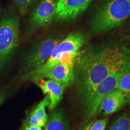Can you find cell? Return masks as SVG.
<instances>
[{
	"label": "cell",
	"instance_id": "cell-1",
	"mask_svg": "<svg viewBox=\"0 0 130 130\" xmlns=\"http://www.w3.org/2000/svg\"><path fill=\"white\" fill-rule=\"evenodd\" d=\"M129 63L130 50L118 43L79 53L74 66V83L81 103L100 83Z\"/></svg>",
	"mask_w": 130,
	"mask_h": 130
},
{
	"label": "cell",
	"instance_id": "cell-2",
	"mask_svg": "<svg viewBox=\"0 0 130 130\" xmlns=\"http://www.w3.org/2000/svg\"><path fill=\"white\" fill-rule=\"evenodd\" d=\"M130 16V0H106L90 21L93 32H102L120 27Z\"/></svg>",
	"mask_w": 130,
	"mask_h": 130
},
{
	"label": "cell",
	"instance_id": "cell-3",
	"mask_svg": "<svg viewBox=\"0 0 130 130\" xmlns=\"http://www.w3.org/2000/svg\"><path fill=\"white\" fill-rule=\"evenodd\" d=\"M19 19L8 14L0 22V73L9 64L18 48Z\"/></svg>",
	"mask_w": 130,
	"mask_h": 130
},
{
	"label": "cell",
	"instance_id": "cell-4",
	"mask_svg": "<svg viewBox=\"0 0 130 130\" xmlns=\"http://www.w3.org/2000/svg\"><path fill=\"white\" fill-rule=\"evenodd\" d=\"M85 41L86 37L81 32L70 34L56 45L50 58L44 64L31 72L22 75L21 79L24 81L31 80L51 68L60 64L63 55L66 53H79Z\"/></svg>",
	"mask_w": 130,
	"mask_h": 130
},
{
	"label": "cell",
	"instance_id": "cell-5",
	"mask_svg": "<svg viewBox=\"0 0 130 130\" xmlns=\"http://www.w3.org/2000/svg\"><path fill=\"white\" fill-rule=\"evenodd\" d=\"M63 39L62 36L48 35L38 40L26 53L21 68L22 75L25 74L44 64L56 45Z\"/></svg>",
	"mask_w": 130,
	"mask_h": 130
},
{
	"label": "cell",
	"instance_id": "cell-6",
	"mask_svg": "<svg viewBox=\"0 0 130 130\" xmlns=\"http://www.w3.org/2000/svg\"><path fill=\"white\" fill-rule=\"evenodd\" d=\"M129 64H130V63ZM129 64L119 71L113 73L100 83L82 102L83 105L84 120L87 122L97 114L99 105L103 98L114 89H116L118 80L123 69Z\"/></svg>",
	"mask_w": 130,
	"mask_h": 130
},
{
	"label": "cell",
	"instance_id": "cell-7",
	"mask_svg": "<svg viewBox=\"0 0 130 130\" xmlns=\"http://www.w3.org/2000/svg\"><path fill=\"white\" fill-rule=\"evenodd\" d=\"M92 0H58L56 3V16L57 19H74L88 7Z\"/></svg>",
	"mask_w": 130,
	"mask_h": 130
},
{
	"label": "cell",
	"instance_id": "cell-8",
	"mask_svg": "<svg viewBox=\"0 0 130 130\" xmlns=\"http://www.w3.org/2000/svg\"><path fill=\"white\" fill-rule=\"evenodd\" d=\"M56 0H41L31 15V25L45 27L51 24L56 14Z\"/></svg>",
	"mask_w": 130,
	"mask_h": 130
},
{
	"label": "cell",
	"instance_id": "cell-9",
	"mask_svg": "<svg viewBox=\"0 0 130 130\" xmlns=\"http://www.w3.org/2000/svg\"><path fill=\"white\" fill-rule=\"evenodd\" d=\"M35 78L51 79L62 84L66 88L75 82L74 66L58 64L32 79Z\"/></svg>",
	"mask_w": 130,
	"mask_h": 130
},
{
	"label": "cell",
	"instance_id": "cell-10",
	"mask_svg": "<svg viewBox=\"0 0 130 130\" xmlns=\"http://www.w3.org/2000/svg\"><path fill=\"white\" fill-rule=\"evenodd\" d=\"M129 102L130 98L115 89L103 98L99 105L97 113L108 116L118 111Z\"/></svg>",
	"mask_w": 130,
	"mask_h": 130
},
{
	"label": "cell",
	"instance_id": "cell-11",
	"mask_svg": "<svg viewBox=\"0 0 130 130\" xmlns=\"http://www.w3.org/2000/svg\"><path fill=\"white\" fill-rule=\"evenodd\" d=\"M31 81L40 87L44 95L48 97L50 100L49 110L50 111L54 110L62 99L65 89L64 86L56 81L49 79L35 78Z\"/></svg>",
	"mask_w": 130,
	"mask_h": 130
},
{
	"label": "cell",
	"instance_id": "cell-12",
	"mask_svg": "<svg viewBox=\"0 0 130 130\" xmlns=\"http://www.w3.org/2000/svg\"><path fill=\"white\" fill-rule=\"evenodd\" d=\"M50 104V100L46 96L37 104L27 116L25 124L44 127L48 120V115L46 112V107Z\"/></svg>",
	"mask_w": 130,
	"mask_h": 130
},
{
	"label": "cell",
	"instance_id": "cell-13",
	"mask_svg": "<svg viewBox=\"0 0 130 130\" xmlns=\"http://www.w3.org/2000/svg\"><path fill=\"white\" fill-rule=\"evenodd\" d=\"M44 127L45 130H69L67 119L60 109L52 112Z\"/></svg>",
	"mask_w": 130,
	"mask_h": 130
},
{
	"label": "cell",
	"instance_id": "cell-14",
	"mask_svg": "<svg viewBox=\"0 0 130 130\" xmlns=\"http://www.w3.org/2000/svg\"><path fill=\"white\" fill-rule=\"evenodd\" d=\"M107 130H130V113L121 114L110 125Z\"/></svg>",
	"mask_w": 130,
	"mask_h": 130
},
{
	"label": "cell",
	"instance_id": "cell-15",
	"mask_svg": "<svg viewBox=\"0 0 130 130\" xmlns=\"http://www.w3.org/2000/svg\"><path fill=\"white\" fill-rule=\"evenodd\" d=\"M116 89L130 98V64L123 69L118 80Z\"/></svg>",
	"mask_w": 130,
	"mask_h": 130
},
{
	"label": "cell",
	"instance_id": "cell-16",
	"mask_svg": "<svg viewBox=\"0 0 130 130\" xmlns=\"http://www.w3.org/2000/svg\"><path fill=\"white\" fill-rule=\"evenodd\" d=\"M37 0H13L18 12L21 15H25Z\"/></svg>",
	"mask_w": 130,
	"mask_h": 130
},
{
	"label": "cell",
	"instance_id": "cell-17",
	"mask_svg": "<svg viewBox=\"0 0 130 130\" xmlns=\"http://www.w3.org/2000/svg\"><path fill=\"white\" fill-rule=\"evenodd\" d=\"M108 120V118H104L98 121H93L89 130H105Z\"/></svg>",
	"mask_w": 130,
	"mask_h": 130
},
{
	"label": "cell",
	"instance_id": "cell-18",
	"mask_svg": "<svg viewBox=\"0 0 130 130\" xmlns=\"http://www.w3.org/2000/svg\"><path fill=\"white\" fill-rule=\"evenodd\" d=\"M24 130H42V129L41 127H39V126L25 124Z\"/></svg>",
	"mask_w": 130,
	"mask_h": 130
},
{
	"label": "cell",
	"instance_id": "cell-19",
	"mask_svg": "<svg viewBox=\"0 0 130 130\" xmlns=\"http://www.w3.org/2000/svg\"><path fill=\"white\" fill-rule=\"evenodd\" d=\"M93 121L89 122L86 123L85 125L83 126L80 129H79V130H89V128H90L91 125H92V123H93Z\"/></svg>",
	"mask_w": 130,
	"mask_h": 130
},
{
	"label": "cell",
	"instance_id": "cell-20",
	"mask_svg": "<svg viewBox=\"0 0 130 130\" xmlns=\"http://www.w3.org/2000/svg\"><path fill=\"white\" fill-rule=\"evenodd\" d=\"M5 98V92L4 91H0V105L3 103Z\"/></svg>",
	"mask_w": 130,
	"mask_h": 130
},
{
	"label": "cell",
	"instance_id": "cell-21",
	"mask_svg": "<svg viewBox=\"0 0 130 130\" xmlns=\"http://www.w3.org/2000/svg\"><path fill=\"white\" fill-rule=\"evenodd\" d=\"M126 31L128 32H130V21H129V24H128L127 27L126 28Z\"/></svg>",
	"mask_w": 130,
	"mask_h": 130
},
{
	"label": "cell",
	"instance_id": "cell-22",
	"mask_svg": "<svg viewBox=\"0 0 130 130\" xmlns=\"http://www.w3.org/2000/svg\"><path fill=\"white\" fill-rule=\"evenodd\" d=\"M127 40H128V41H129V42H130V35L128 36H127Z\"/></svg>",
	"mask_w": 130,
	"mask_h": 130
}]
</instances>
